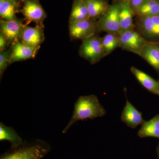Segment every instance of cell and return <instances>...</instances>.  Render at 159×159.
Here are the masks:
<instances>
[{"mask_svg": "<svg viewBox=\"0 0 159 159\" xmlns=\"http://www.w3.org/2000/svg\"><path fill=\"white\" fill-rule=\"evenodd\" d=\"M106 113L105 109L96 95L80 96L74 104V111L70 120L63 129L62 133H66L71 126L77 121L102 117Z\"/></svg>", "mask_w": 159, "mask_h": 159, "instance_id": "obj_1", "label": "cell"}, {"mask_svg": "<svg viewBox=\"0 0 159 159\" xmlns=\"http://www.w3.org/2000/svg\"><path fill=\"white\" fill-rule=\"evenodd\" d=\"M48 143L37 139L32 142L24 141L21 145L11 147L2 154L0 159H41L51 151Z\"/></svg>", "mask_w": 159, "mask_h": 159, "instance_id": "obj_2", "label": "cell"}, {"mask_svg": "<svg viewBox=\"0 0 159 159\" xmlns=\"http://www.w3.org/2000/svg\"><path fill=\"white\" fill-rule=\"evenodd\" d=\"M79 54L80 57L87 60L91 64L99 62L104 57L102 38L95 34L83 40L80 47Z\"/></svg>", "mask_w": 159, "mask_h": 159, "instance_id": "obj_3", "label": "cell"}, {"mask_svg": "<svg viewBox=\"0 0 159 159\" xmlns=\"http://www.w3.org/2000/svg\"><path fill=\"white\" fill-rule=\"evenodd\" d=\"M118 35L119 48L138 55L148 41L134 29L120 31Z\"/></svg>", "mask_w": 159, "mask_h": 159, "instance_id": "obj_4", "label": "cell"}, {"mask_svg": "<svg viewBox=\"0 0 159 159\" xmlns=\"http://www.w3.org/2000/svg\"><path fill=\"white\" fill-rule=\"evenodd\" d=\"M119 3H113L110 5L107 11L97 20V32L105 31L119 34L121 31L119 19Z\"/></svg>", "mask_w": 159, "mask_h": 159, "instance_id": "obj_5", "label": "cell"}, {"mask_svg": "<svg viewBox=\"0 0 159 159\" xmlns=\"http://www.w3.org/2000/svg\"><path fill=\"white\" fill-rule=\"evenodd\" d=\"M22 4L20 12L25 17L27 25L34 22L37 25L44 26L43 22L47 17V13L43 9L39 0H21Z\"/></svg>", "mask_w": 159, "mask_h": 159, "instance_id": "obj_6", "label": "cell"}, {"mask_svg": "<svg viewBox=\"0 0 159 159\" xmlns=\"http://www.w3.org/2000/svg\"><path fill=\"white\" fill-rule=\"evenodd\" d=\"M98 21L89 19L69 24V33L71 40H84L96 34Z\"/></svg>", "mask_w": 159, "mask_h": 159, "instance_id": "obj_7", "label": "cell"}, {"mask_svg": "<svg viewBox=\"0 0 159 159\" xmlns=\"http://www.w3.org/2000/svg\"><path fill=\"white\" fill-rule=\"evenodd\" d=\"M136 16L137 28L141 35L146 39H159V16Z\"/></svg>", "mask_w": 159, "mask_h": 159, "instance_id": "obj_8", "label": "cell"}, {"mask_svg": "<svg viewBox=\"0 0 159 159\" xmlns=\"http://www.w3.org/2000/svg\"><path fill=\"white\" fill-rule=\"evenodd\" d=\"M26 25L23 19H2L0 21V32L6 38L9 45H11L20 41L23 30Z\"/></svg>", "mask_w": 159, "mask_h": 159, "instance_id": "obj_9", "label": "cell"}, {"mask_svg": "<svg viewBox=\"0 0 159 159\" xmlns=\"http://www.w3.org/2000/svg\"><path fill=\"white\" fill-rule=\"evenodd\" d=\"M44 26L30 27L26 25L21 36L20 41L23 43L33 48H40L45 39Z\"/></svg>", "mask_w": 159, "mask_h": 159, "instance_id": "obj_10", "label": "cell"}, {"mask_svg": "<svg viewBox=\"0 0 159 159\" xmlns=\"http://www.w3.org/2000/svg\"><path fill=\"white\" fill-rule=\"evenodd\" d=\"M11 64L34 58L40 48H33L18 41L11 45Z\"/></svg>", "mask_w": 159, "mask_h": 159, "instance_id": "obj_11", "label": "cell"}, {"mask_svg": "<svg viewBox=\"0 0 159 159\" xmlns=\"http://www.w3.org/2000/svg\"><path fill=\"white\" fill-rule=\"evenodd\" d=\"M121 120L125 125L132 129L142 125L145 122L142 112L138 111L130 102L126 99L125 105L122 110Z\"/></svg>", "mask_w": 159, "mask_h": 159, "instance_id": "obj_12", "label": "cell"}, {"mask_svg": "<svg viewBox=\"0 0 159 159\" xmlns=\"http://www.w3.org/2000/svg\"><path fill=\"white\" fill-rule=\"evenodd\" d=\"M157 71L159 70V43L148 41L138 54Z\"/></svg>", "mask_w": 159, "mask_h": 159, "instance_id": "obj_13", "label": "cell"}, {"mask_svg": "<svg viewBox=\"0 0 159 159\" xmlns=\"http://www.w3.org/2000/svg\"><path fill=\"white\" fill-rule=\"evenodd\" d=\"M21 0H0V16L2 19H16V13L20 12Z\"/></svg>", "mask_w": 159, "mask_h": 159, "instance_id": "obj_14", "label": "cell"}, {"mask_svg": "<svg viewBox=\"0 0 159 159\" xmlns=\"http://www.w3.org/2000/svg\"><path fill=\"white\" fill-rule=\"evenodd\" d=\"M130 71L137 80L150 93L159 96V82L148 74L134 66L130 68Z\"/></svg>", "mask_w": 159, "mask_h": 159, "instance_id": "obj_15", "label": "cell"}, {"mask_svg": "<svg viewBox=\"0 0 159 159\" xmlns=\"http://www.w3.org/2000/svg\"><path fill=\"white\" fill-rule=\"evenodd\" d=\"M119 19L121 31L134 29L133 17L135 15L128 2L119 3Z\"/></svg>", "mask_w": 159, "mask_h": 159, "instance_id": "obj_16", "label": "cell"}, {"mask_svg": "<svg viewBox=\"0 0 159 159\" xmlns=\"http://www.w3.org/2000/svg\"><path fill=\"white\" fill-rule=\"evenodd\" d=\"M88 10L90 18L97 20L109 8L105 0H84Z\"/></svg>", "mask_w": 159, "mask_h": 159, "instance_id": "obj_17", "label": "cell"}, {"mask_svg": "<svg viewBox=\"0 0 159 159\" xmlns=\"http://www.w3.org/2000/svg\"><path fill=\"white\" fill-rule=\"evenodd\" d=\"M140 138H152L159 139V114L141 125L138 132Z\"/></svg>", "mask_w": 159, "mask_h": 159, "instance_id": "obj_18", "label": "cell"}, {"mask_svg": "<svg viewBox=\"0 0 159 159\" xmlns=\"http://www.w3.org/2000/svg\"><path fill=\"white\" fill-rule=\"evenodd\" d=\"M88 10L84 0H74L69 24L89 19Z\"/></svg>", "mask_w": 159, "mask_h": 159, "instance_id": "obj_19", "label": "cell"}, {"mask_svg": "<svg viewBox=\"0 0 159 159\" xmlns=\"http://www.w3.org/2000/svg\"><path fill=\"white\" fill-rule=\"evenodd\" d=\"M0 141H7L11 143V147L21 145L24 141L12 127L0 122Z\"/></svg>", "mask_w": 159, "mask_h": 159, "instance_id": "obj_20", "label": "cell"}, {"mask_svg": "<svg viewBox=\"0 0 159 159\" xmlns=\"http://www.w3.org/2000/svg\"><path fill=\"white\" fill-rule=\"evenodd\" d=\"M102 43L105 57L111 54L117 48H119L118 34L107 33L102 38Z\"/></svg>", "mask_w": 159, "mask_h": 159, "instance_id": "obj_21", "label": "cell"}, {"mask_svg": "<svg viewBox=\"0 0 159 159\" xmlns=\"http://www.w3.org/2000/svg\"><path fill=\"white\" fill-rule=\"evenodd\" d=\"M135 15L136 16H159V2L154 0H145Z\"/></svg>", "mask_w": 159, "mask_h": 159, "instance_id": "obj_22", "label": "cell"}, {"mask_svg": "<svg viewBox=\"0 0 159 159\" xmlns=\"http://www.w3.org/2000/svg\"><path fill=\"white\" fill-rule=\"evenodd\" d=\"M11 64V48L0 52V78H2L4 72Z\"/></svg>", "mask_w": 159, "mask_h": 159, "instance_id": "obj_23", "label": "cell"}, {"mask_svg": "<svg viewBox=\"0 0 159 159\" xmlns=\"http://www.w3.org/2000/svg\"><path fill=\"white\" fill-rule=\"evenodd\" d=\"M145 1V0H129L128 3L135 14L136 11L143 5Z\"/></svg>", "mask_w": 159, "mask_h": 159, "instance_id": "obj_24", "label": "cell"}, {"mask_svg": "<svg viewBox=\"0 0 159 159\" xmlns=\"http://www.w3.org/2000/svg\"><path fill=\"white\" fill-rule=\"evenodd\" d=\"M9 45V43L6 38L0 32V52L6 51Z\"/></svg>", "mask_w": 159, "mask_h": 159, "instance_id": "obj_25", "label": "cell"}, {"mask_svg": "<svg viewBox=\"0 0 159 159\" xmlns=\"http://www.w3.org/2000/svg\"><path fill=\"white\" fill-rule=\"evenodd\" d=\"M129 0H114L113 3H121L123 2H129Z\"/></svg>", "mask_w": 159, "mask_h": 159, "instance_id": "obj_26", "label": "cell"}, {"mask_svg": "<svg viewBox=\"0 0 159 159\" xmlns=\"http://www.w3.org/2000/svg\"><path fill=\"white\" fill-rule=\"evenodd\" d=\"M156 153L157 156L158 158H159V143L158 145L157 146L156 149Z\"/></svg>", "mask_w": 159, "mask_h": 159, "instance_id": "obj_27", "label": "cell"}, {"mask_svg": "<svg viewBox=\"0 0 159 159\" xmlns=\"http://www.w3.org/2000/svg\"><path fill=\"white\" fill-rule=\"evenodd\" d=\"M154 1H157V2H159V0H154Z\"/></svg>", "mask_w": 159, "mask_h": 159, "instance_id": "obj_28", "label": "cell"}, {"mask_svg": "<svg viewBox=\"0 0 159 159\" xmlns=\"http://www.w3.org/2000/svg\"><path fill=\"white\" fill-rule=\"evenodd\" d=\"M158 73H159V71H158Z\"/></svg>", "mask_w": 159, "mask_h": 159, "instance_id": "obj_29", "label": "cell"}, {"mask_svg": "<svg viewBox=\"0 0 159 159\" xmlns=\"http://www.w3.org/2000/svg\"></svg>", "mask_w": 159, "mask_h": 159, "instance_id": "obj_30", "label": "cell"}]
</instances>
